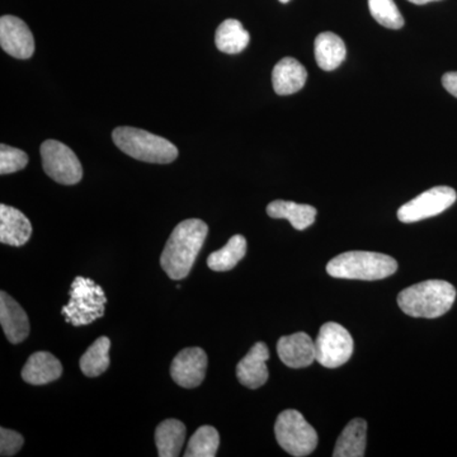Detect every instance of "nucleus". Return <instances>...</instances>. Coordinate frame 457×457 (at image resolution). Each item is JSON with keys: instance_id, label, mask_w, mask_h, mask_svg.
<instances>
[{"instance_id": "nucleus-3", "label": "nucleus", "mask_w": 457, "mask_h": 457, "mask_svg": "<svg viewBox=\"0 0 457 457\" xmlns=\"http://www.w3.org/2000/svg\"><path fill=\"white\" fill-rule=\"evenodd\" d=\"M396 270L398 262L390 255L365 251L345 252L327 264L328 275L332 278L362 281L390 278Z\"/></svg>"}, {"instance_id": "nucleus-22", "label": "nucleus", "mask_w": 457, "mask_h": 457, "mask_svg": "<svg viewBox=\"0 0 457 457\" xmlns=\"http://www.w3.org/2000/svg\"><path fill=\"white\" fill-rule=\"evenodd\" d=\"M251 35L237 20H225L216 29V47L224 54H239L246 49Z\"/></svg>"}, {"instance_id": "nucleus-1", "label": "nucleus", "mask_w": 457, "mask_h": 457, "mask_svg": "<svg viewBox=\"0 0 457 457\" xmlns=\"http://www.w3.org/2000/svg\"><path fill=\"white\" fill-rule=\"evenodd\" d=\"M207 234L209 227L200 219H188L174 228L161 255L162 269L171 279L187 278Z\"/></svg>"}, {"instance_id": "nucleus-28", "label": "nucleus", "mask_w": 457, "mask_h": 457, "mask_svg": "<svg viewBox=\"0 0 457 457\" xmlns=\"http://www.w3.org/2000/svg\"><path fill=\"white\" fill-rule=\"evenodd\" d=\"M25 438L22 435L11 429H0V455L3 457L14 456L22 449Z\"/></svg>"}, {"instance_id": "nucleus-8", "label": "nucleus", "mask_w": 457, "mask_h": 457, "mask_svg": "<svg viewBox=\"0 0 457 457\" xmlns=\"http://www.w3.org/2000/svg\"><path fill=\"white\" fill-rule=\"evenodd\" d=\"M42 167L51 179L60 185L73 186L83 177L79 159L71 147L56 140H46L40 147Z\"/></svg>"}, {"instance_id": "nucleus-21", "label": "nucleus", "mask_w": 457, "mask_h": 457, "mask_svg": "<svg viewBox=\"0 0 457 457\" xmlns=\"http://www.w3.org/2000/svg\"><path fill=\"white\" fill-rule=\"evenodd\" d=\"M186 440V426L179 420H163L155 431V444L161 457L179 456Z\"/></svg>"}, {"instance_id": "nucleus-5", "label": "nucleus", "mask_w": 457, "mask_h": 457, "mask_svg": "<svg viewBox=\"0 0 457 457\" xmlns=\"http://www.w3.org/2000/svg\"><path fill=\"white\" fill-rule=\"evenodd\" d=\"M71 300L62 308L66 323L74 327L92 324L106 312L107 297L104 288L93 279L78 276L71 284Z\"/></svg>"}, {"instance_id": "nucleus-12", "label": "nucleus", "mask_w": 457, "mask_h": 457, "mask_svg": "<svg viewBox=\"0 0 457 457\" xmlns=\"http://www.w3.org/2000/svg\"><path fill=\"white\" fill-rule=\"evenodd\" d=\"M270 360V351L266 343H255L237 366V378L239 383L248 389H260L269 380V369L266 362Z\"/></svg>"}, {"instance_id": "nucleus-25", "label": "nucleus", "mask_w": 457, "mask_h": 457, "mask_svg": "<svg viewBox=\"0 0 457 457\" xmlns=\"http://www.w3.org/2000/svg\"><path fill=\"white\" fill-rule=\"evenodd\" d=\"M220 446V436L212 426H203L197 429L188 442L186 457H213Z\"/></svg>"}, {"instance_id": "nucleus-15", "label": "nucleus", "mask_w": 457, "mask_h": 457, "mask_svg": "<svg viewBox=\"0 0 457 457\" xmlns=\"http://www.w3.org/2000/svg\"><path fill=\"white\" fill-rule=\"evenodd\" d=\"M31 236V221L25 213L7 204H0V242L11 246H22Z\"/></svg>"}, {"instance_id": "nucleus-11", "label": "nucleus", "mask_w": 457, "mask_h": 457, "mask_svg": "<svg viewBox=\"0 0 457 457\" xmlns=\"http://www.w3.org/2000/svg\"><path fill=\"white\" fill-rule=\"evenodd\" d=\"M0 46L16 59H29L35 53V38L31 29L21 18H0Z\"/></svg>"}, {"instance_id": "nucleus-30", "label": "nucleus", "mask_w": 457, "mask_h": 457, "mask_svg": "<svg viewBox=\"0 0 457 457\" xmlns=\"http://www.w3.org/2000/svg\"><path fill=\"white\" fill-rule=\"evenodd\" d=\"M408 2L413 3V4L423 5L427 3L440 2V0H408Z\"/></svg>"}, {"instance_id": "nucleus-9", "label": "nucleus", "mask_w": 457, "mask_h": 457, "mask_svg": "<svg viewBox=\"0 0 457 457\" xmlns=\"http://www.w3.org/2000/svg\"><path fill=\"white\" fill-rule=\"evenodd\" d=\"M456 200L455 189L447 187V186H438V187L428 189L420 196L403 204L398 210V219L405 224L425 220V219L433 218V216L446 212L456 203Z\"/></svg>"}, {"instance_id": "nucleus-19", "label": "nucleus", "mask_w": 457, "mask_h": 457, "mask_svg": "<svg viewBox=\"0 0 457 457\" xmlns=\"http://www.w3.org/2000/svg\"><path fill=\"white\" fill-rule=\"evenodd\" d=\"M314 53L319 68L326 71H336L347 55L345 42L333 32H323L318 35L315 38Z\"/></svg>"}, {"instance_id": "nucleus-27", "label": "nucleus", "mask_w": 457, "mask_h": 457, "mask_svg": "<svg viewBox=\"0 0 457 457\" xmlns=\"http://www.w3.org/2000/svg\"><path fill=\"white\" fill-rule=\"evenodd\" d=\"M27 163H29V155L23 150L5 145V144L0 145V174L2 176L25 170Z\"/></svg>"}, {"instance_id": "nucleus-23", "label": "nucleus", "mask_w": 457, "mask_h": 457, "mask_svg": "<svg viewBox=\"0 0 457 457\" xmlns=\"http://www.w3.org/2000/svg\"><path fill=\"white\" fill-rule=\"evenodd\" d=\"M246 253V239L243 236H234L228 239L227 245L213 252L207 258V266L215 272H227L245 258Z\"/></svg>"}, {"instance_id": "nucleus-24", "label": "nucleus", "mask_w": 457, "mask_h": 457, "mask_svg": "<svg viewBox=\"0 0 457 457\" xmlns=\"http://www.w3.org/2000/svg\"><path fill=\"white\" fill-rule=\"evenodd\" d=\"M110 338L99 337L86 351L79 361V366L87 378H97L107 371L110 368Z\"/></svg>"}, {"instance_id": "nucleus-7", "label": "nucleus", "mask_w": 457, "mask_h": 457, "mask_svg": "<svg viewBox=\"0 0 457 457\" xmlns=\"http://www.w3.org/2000/svg\"><path fill=\"white\" fill-rule=\"evenodd\" d=\"M353 338L341 324H324L315 339L317 362L327 369L341 368L353 354Z\"/></svg>"}, {"instance_id": "nucleus-26", "label": "nucleus", "mask_w": 457, "mask_h": 457, "mask_svg": "<svg viewBox=\"0 0 457 457\" xmlns=\"http://www.w3.org/2000/svg\"><path fill=\"white\" fill-rule=\"evenodd\" d=\"M369 8L376 22L386 29H399L404 26V18L394 0H369Z\"/></svg>"}, {"instance_id": "nucleus-10", "label": "nucleus", "mask_w": 457, "mask_h": 457, "mask_svg": "<svg viewBox=\"0 0 457 457\" xmlns=\"http://www.w3.org/2000/svg\"><path fill=\"white\" fill-rule=\"evenodd\" d=\"M206 352L203 348L191 347L180 351L170 365V376L174 383L185 389L200 386L206 376Z\"/></svg>"}, {"instance_id": "nucleus-31", "label": "nucleus", "mask_w": 457, "mask_h": 457, "mask_svg": "<svg viewBox=\"0 0 457 457\" xmlns=\"http://www.w3.org/2000/svg\"><path fill=\"white\" fill-rule=\"evenodd\" d=\"M279 2H281V3H288V2H290V0H279Z\"/></svg>"}, {"instance_id": "nucleus-6", "label": "nucleus", "mask_w": 457, "mask_h": 457, "mask_svg": "<svg viewBox=\"0 0 457 457\" xmlns=\"http://www.w3.org/2000/svg\"><path fill=\"white\" fill-rule=\"evenodd\" d=\"M276 440L291 456H309L318 446V433L300 411L287 409L278 417Z\"/></svg>"}, {"instance_id": "nucleus-29", "label": "nucleus", "mask_w": 457, "mask_h": 457, "mask_svg": "<svg viewBox=\"0 0 457 457\" xmlns=\"http://www.w3.org/2000/svg\"><path fill=\"white\" fill-rule=\"evenodd\" d=\"M442 86L444 88L457 98V71H450L442 77Z\"/></svg>"}, {"instance_id": "nucleus-13", "label": "nucleus", "mask_w": 457, "mask_h": 457, "mask_svg": "<svg viewBox=\"0 0 457 457\" xmlns=\"http://www.w3.org/2000/svg\"><path fill=\"white\" fill-rule=\"evenodd\" d=\"M278 353L279 360L291 369L308 368L317 361L315 341L303 332L281 337L278 343Z\"/></svg>"}, {"instance_id": "nucleus-16", "label": "nucleus", "mask_w": 457, "mask_h": 457, "mask_svg": "<svg viewBox=\"0 0 457 457\" xmlns=\"http://www.w3.org/2000/svg\"><path fill=\"white\" fill-rule=\"evenodd\" d=\"M308 71L302 62L294 57L279 60L272 71L273 89L279 96H290L305 86Z\"/></svg>"}, {"instance_id": "nucleus-4", "label": "nucleus", "mask_w": 457, "mask_h": 457, "mask_svg": "<svg viewBox=\"0 0 457 457\" xmlns=\"http://www.w3.org/2000/svg\"><path fill=\"white\" fill-rule=\"evenodd\" d=\"M112 139L120 150L137 161L168 164L179 158V149L170 141L141 129L121 126L114 129Z\"/></svg>"}, {"instance_id": "nucleus-14", "label": "nucleus", "mask_w": 457, "mask_h": 457, "mask_svg": "<svg viewBox=\"0 0 457 457\" xmlns=\"http://www.w3.org/2000/svg\"><path fill=\"white\" fill-rule=\"evenodd\" d=\"M0 324L9 342L13 345L26 341L29 335V320L26 312L7 293H0Z\"/></svg>"}, {"instance_id": "nucleus-20", "label": "nucleus", "mask_w": 457, "mask_h": 457, "mask_svg": "<svg viewBox=\"0 0 457 457\" xmlns=\"http://www.w3.org/2000/svg\"><path fill=\"white\" fill-rule=\"evenodd\" d=\"M368 437V423L365 420L356 418L345 427L337 441L335 457H363Z\"/></svg>"}, {"instance_id": "nucleus-17", "label": "nucleus", "mask_w": 457, "mask_h": 457, "mask_svg": "<svg viewBox=\"0 0 457 457\" xmlns=\"http://www.w3.org/2000/svg\"><path fill=\"white\" fill-rule=\"evenodd\" d=\"M62 374V365L49 352H36L22 370V378L27 384L45 385L53 383Z\"/></svg>"}, {"instance_id": "nucleus-18", "label": "nucleus", "mask_w": 457, "mask_h": 457, "mask_svg": "<svg viewBox=\"0 0 457 457\" xmlns=\"http://www.w3.org/2000/svg\"><path fill=\"white\" fill-rule=\"evenodd\" d=\"M267 213L272 219H286L296 230H305L314 224L317 209L311 204L293 201L276 200L267 206Z\"/></svg>"}, {"instance_id": "nucleus-2", "label": "nucleus", "mask_w": 457, "mask_h": 457, "mask_svg": "<svg viewBox=\"0 0 457 457\" xmlns=\"http://www.w3.org/2000/svg\"><path fill=\"white\" fill-rule=\"evenodd\" d=\"M456 300V288L442 279H428L398 295L403 312L413 318L435 319L446 314Z\"/></svg>"}]
</instances>
